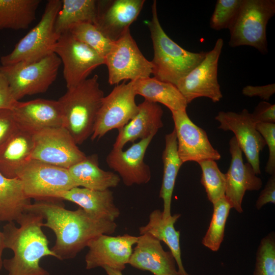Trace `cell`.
Instances as JSON below:
<instances>
[{
    "instance_id": "obj_1",
    "label": "cell",
    "mask_w": 275,
    "mask_h": 275,
    "mask_svg": "<svg viewBox=\"0 0 275 275\" xmlns=\"http://www.w3.org/2000/svg\"><path fill=\"white\" fill-rule=\"evenodd\" d=\"M56 199L36 200L25 212L40 215L43 227L51 229L56 241L51 250L60 260L75 258L89 241L101 235H111L116 231L115 221L95 217L79 207L75 210L65 208Z\"/></svg>"
},
{
    "instance_id": "obj_2",
    "label": "cell",
    "mask_w": 275,
    "mask_h": 275,
    "mask_svg": "<svg viewBox=\"0 0 275 275\" xmlns=\"http://www.w3.org/2000/svg\"><path fill=\"white\" fill-rule=\"evenodd\" d=\"M43 221L38 214L25 212L17 221L19 227L14 222L3 227L5 248L14 254L12 258L3 260L8 275H50L40 265L43 257L57 258L42 229Z\"/></svg>"
},
{
    "instance_id": "obj_3",
    "label": "cell",
    "mask_w": 275,
    "mask_h": 275,
    "mask_svg": "<svg viewBox=\"0 0 275 275\" xmlns=\"http://www.w3.org/2000/svg\"><path fill=\"white\" fill-rule=\"evenodd\" d=\"M151 11L152 18L147 24L154 52L152 74L156 78L176 86L202 61L207 52L186 50L167 35L159 21L156 1L153 2Z\"/></svg>"
},
{
    "instance_id": "obj_4",
    "label": "cell",
    "mask_w": 275,
    "mask_h": 275,
    "mask_svg": "<svg viewBox=\"0 0 275 275\" xmlns=\"http://www.w3.org/2000/svg\"><path fill=\"white\" fill-rule=\"evenodd\" d=\"M98 76L94 75L75 87L67 90L59 101L63 117V127L77 145L91 137L97 115L104 97Z\"/></svg>"
},
{
    "instance_id": "obj_5",
    "label": "cell",
    "mask_w": 275,
    "mask_h": 275,
    "mask_svg": "<svg viewBox=\"0 0 275 275\" xmlns=\"http://www.w3.org/2000/svg\"><path fill=\"white\" fill-rule=\"evenodd\" d=\"M61 6V0L48 1L39 22L17 43L10 53L1 57V65L32 63L54 53L60 36L56 31L54 24Z\"/></svg>"
},
{
    "instance_id": "obj_6",
    "label": "cell",
    "mask_w": 275,
    "mask_h": 275,
    "mask_svg": "<svg viewBox=\"0 0 275 275\" xmlns=\"http://www.w3.org/2000/svg\"><path fill=\"white\" fill-rule=\"evenodd\" d=\"M274 14V0H242L238 13L229 29V46H250L266 54V25Z\"/></svg>"
},
{
    "instance_id": "obj_7",
    "label": "cell",
    "mask_w": 275,
    "mask_h": 275,
    "mask_svg": "<svg viewBox=\"0 0 275 275\" xmlns=\"http://www.w3.org/2000/svg\"><path fill=\"white\" fill-rule=\"evenodd\" d=\"M61 61L54 53L36 62L0 66L14 99L46 92L56 80Z\"/></svg>"
},
{
    "instance_id": "obj_8",
    "label": "cell",
    "mask_w": 275,
    "mask_h": 275,
    "mask_svg": "<svg viewBox=\"0 0 275 275\" xmlns=\"http://www.w3.org/2000/svg\"><path fill=\"white\" fill-rule=\"evenodd\" d=\"M16 177L26 195L36 200L56 199L61 193L77 187L67 169L34 159L18 170Z\"/></svg>"
},
{
    "instance_id": "obj_9",
    "label": "cell",
    "mask_w": 275,
    "mask_h": 275,
    "mask_svg": "<svg viewBox=\"0 0 275 275\" xmlns=\"http://www.w3.org/2000/svg\"><path fill=\"white\" fill-rule=\"evenodd\" d=\"M108 81L118 85L122 81H134L150 77L153 65L143 54L132 38L130 29L118 40L104 58Z\"/></svg>"
},
{
    "instance_id": "obj_10",
    "label": "cell",
    "mask_w": 275,
    "mask_h": 275,
    "mask_svg": "<svg viewBox=\"0 0 275 275\" xmlns=\"http://www.w3.org/2000/svg\"><path fill=\"white\" fill-rule=\"evenodd\" d=\"M132 81L116 85L104 96L98 112L91 138H102L108 131L123 127L136 115L139 106Z\"/></svg>"
},
{
    "instance_id": "obj_11",
    "label": "cell",
    "mask_w": 275,
    "mask_h": 275,
    "mask_svg": "<svg viewBox=\"0 0 275 275\" xmlns=\"http://www.w3.org/2000/svg\"><path fill=\"white\" fill-rule=\"evenodd\" d=\"M54 53L63 65V77L67 90L78 86L98 66L104 64V59L69 32L60 35Z\"/></svg>"
},
{
    "instance_id": "obj_12",
    "label": "cell",
    "mask_w": 275,
    "mask_h": 275,
    "mask_svg": "<svg viewBox=\"0 0 275 275\" xmlns=\"http://www.w3.org/2000/svg\"><path fill=\"white\" fill-rule=\"evenodd\" d=\"M33 136L30 159L68 169L86 157L63 127L41 130L34 132Z\"/></svg>"
},
{
    "instance_id": "obj_13",
    "label": "cell",
    "mask_w": 275,
    "mask_h": 275,
    "mask_svg": "<svg viewBox=\"0 0 275 275\" xmlns=\"http://www.w3.org/2000/svg\"><path fill=\"white\" fill-rule=\"evenodd\" d=\"M223 44V40L218 38L202 61L176 84L187 104L198 97H207L214 102L222 98L217 80V69Z\"/></svg>"
},
{
    "instance_id": "obj_14",
    "label": "cell",
    "mask_w": 275,
    "mask_h": 275,
    "mask_svg": "<svg viewBox=\"0 0 275 275\" xmlns=\"http://www.w3.org/2000/svg\"><path fill=\"white\" fill-rule=\"evenodd\" d=\"M176 132L178 154L183 163L217 160L220 153L211 144L206 131L195 124L186 110L172 111Z\"/></svg>"
},
{
    "instance_id": "obj_15",
    "label": "cell",
    "mask_w": 275,
    "mask_h": 275,
    "mask_svg": "<svg viewBox=\"0 0 275 275\" xmlns=\"http://www.w3.org/2000/svg\"><path fill=\"white\" fill-rule=\"evenodd\" d=\"M219 123L218 128L231 131L257 175L261 173L260 152L266 145L265 142L256 129V123L251 113L243 109L237 113L234 112H219L215 117Z\"/></svg>"
},
{
    "instance_id": "obj_16",
    "label": "cell",
    "mask_w": 275,
    "mask_h": 275,
    "mask_svg": "<svg viewBox=\"0 0 275 275\" xmlns=\"http://www.w3.org/2000/svg\"><path fill=\"white\" fill-rule=\"evenodd\" d=\"M138 238L127 234L117 236L101 234L93 238L87 246L86 269L107 266L122 271L128 264Z\"/></svg>"
},
{
    "instance_id": "obj_17",
    "label": "cell",
    "mask_w": 275,
    "mask_h": 275,
    "mask_svg": "<svg viewBox=\"0 0 275 275\" xmlns=\"http://www.w3.org/2000/svg\"><path fill=\"white\" fill-rule=\"evenodd\" d=\"M145 2V0L97 1L94 24L106 37L115 42L130 29Z\"/></svg>"
},
{
    "instance_id": "obj_18",
    "label": "cell",
    "mask_w": 275,
    "mask_h": 275,
    "mask_svg": "<svg viewBox=\"0 0 275 275\" xmlns=\"http://www.w3.org/2000/svg\"><path fill=\"white\" fill-rule=\"evenodd\" d=\"M154 136L151 135L133 143L126 150L113 148L107 155L106 161L108 167L118 174L126 186L146 184L150 180V168L144 158Z\"/></svg>"
},
{
    "instance_id": "obj_19",
    "label": "cell",
    "mask_w": 275,
    "mask_h": 275,
    "mask_svg": "<svg viewBox=\"0 0 275 275\" xmlns=\"http://www.w3.org/2000/svg\"><path fill=\"white\" fill-rule=\"evenodd\" d=\"M231 155L230 167L226 175L225 197L232 208L238 212L243 211L241 204L247 190H259L262 185L261 178L249 163H244L242 151L235 136L229 141Z\"/></svg>"
},
{
    "instance_id": "obj_20",
    "label": "cell",
    "mask_w": 275,
    "mask_h": 275,
    "mask_svg": "<svg viewBox=\"0 0 275 275\" xmlns=\"http://www.w3.org/2000/svg\"><path fill=\"white\" fill-rule=\"evenodd\" d=\"M20 128L34 133L41 130L63 127V117L58 100L38 98L17 101L11 109Z\"/></svg>"
},
{
    "instance_id": "obj_21",
    "label": "cell",
    "mask_w": 275,
    "mask_h": 275,
    "mask_svg": "<svg viewBox=\"0 0 275 275\" xmlns=\"http://www.w3.org/2000/svg\"><path fill=\"white\" fill-rule=\"evenodd\" d=\"M128 264L154 275H179L171 252L165 251L160 241L145 233L139 236Z\"/></svg>"
},
{
    "instance_id": "obj_22",
    "label": "cell",
    "mask_w": 275,
    "mask_h": 275,
    "mask_svg": "<svg viewBox=\"0 0 275 275\" xmlns=\"http://www.w3.org/2000/svg\"><path fill=\"white\" fill-rule=\"evenodd\" d=\"M136 115L123 127L118 130L113 148L123 149L128 142L133 143L151 135H155L163 126V111L160 105L146 100L139 104Z\"/></svg>"
},
{
    "instance_id": "obj_23",
    "label": "cell",
    "mask_w": 275,
    "mask_h": 275,
    "mask_svg": "<svg viewBox=\"0 0 275 275\" xmlns=\"http://www.w3.org/2000/svg\"><path fill=\"white\" fill-rule=\"evenodd\" d=\"M56 199L74 203L87 213L99 218L115 221L120 214L115 204L113 193L109 189L96 190L75 187L61 193Z\"/></svg>"
},
{
    "instance_id": "obj_24",
    "label": "cell",
    "mask_w": 275,
    "mask_h": 275,
    "mask_svg": "<svg viewBox=\"0 0 275 275\" xmlns=\"http://www.w3.org/2000/svg\"><path fill=\"white\" fill-rule=\"evenodd\" d=\"M33 148V133L18 126L0 146V173L7 178H17V171L30 159Z\"/></svg>"
},
{
    "instance_id": "obj_25",
    "label": "cell",
    "mask_w": 275,
    "mask_h": 275,
    "mask_svg": "<svg viewBox=\"0 0 275 275\" xmlns=\"http://www.w3.org/2000/svg\"><path fill=\"white\" fill-rule=\"evenodd\" d=\"M67 169L77 187L104 190L117 186L121 180L118 174L99 168L97 154L86 156Z\"/></svg>"
},
{
    "instance_id": "obj_26",
    "label": "cell",
    "mask_w": 275,
    "mask_h": 275,
    "mask_svg": "<svg viewBox=\"0 0 275 275\" xmlns=\"http://www.w3.org/2000/svg\"><path fill=\"white\" fill-rule=\"evenodd\" d=\"M175 214L163 218L159 209L153 210L149 215V222L139 228L140 234L147 233L159 241H163L169 247L178 266L179 275H189L185 270L181 259L180 246V232L175 230L174 224L180 216Z\"/></svg>"
},
{
    "instance_id": "obj_27",
    "label": "cell",
    "mask_w": 275,
    "mask_h": 275,
    "mask_svg": "<svg viewBox=\"0 0 275 275\" xmlns=\"http://www.w3.org/2000/svg\"><path fill=\"white\" fill-rule=\"evenodd\" d=\"M132 81L136 95L143 96L145 100L162 104L171 112L186 109L188 104L175 85L154 77Z\"/></svg>"
},
{
    "instance_id": "obj_28",
    "label": "cell",
    "mask_w": 275,
    "mask_h": 275,
    "mask_svg": "<svg viewBox=\"0 0 275 275\" xmlns=\"http://www.w3.org/2000/svg\"><path fill=\"white\" fill-rule=\"evenodd\" d=\"M163 177L159 197L163 200L162 211L163 218L171 215L173 192L178 172L183 162L177 152V138L175 130L165 136V147L162 154Z\"/></svg>"
},
{
    "instance_id": "obj_29",
    "label": "cell",
    "mask_w": 275,
    "mask_h": 275,
    "mask_svg": "<svg viewBox=\"0 0 275 275\" xmlns=\"http://www.w3.org/2000/svg\"><path fill=\"white\" fill-rule=\"evenodd\" d=\"M31 204L20 179L0 173V222H17Z\"/></svg>"
},
{
    "instance_id": "obj_30",
    "label": "cell",
    "mask_w": 275,
    "mask_h": 275,
    "mask_svg": "<svg viewBox=\"0 0 275 275\" xmlns=\"http://www.w3.org/2000/svg\"><path fill=\"white\" fill-rule=\"evenodd\" d=\"M40 0H0V30H25L36 19Z\"/></svg>"
},
{
    "instance_id": "obj_31",
    "label": "cell",
    "mask_w": 275,
    "mask_h": 275,
    "mask_svg": "<svg viewBox=\"0 0 275 275\" xmlns=\"http://www.w3.org/2000/svg\"><path fill=\"white\" fill-rule=\"evenodd\" d=\"M97 10L96 0H62L54 27L60 35L73 25L82 23H94Z\"/></svg>"
},
{
    "instance_id": "obj_32",
    "label": "cell",
    "mask_w": 275,
    "mask_h": 275,
    "mask_svg": "<svg viewBox=\"0 0 275 275\" xmlns=\"http://www.w3.org/2000/svg\"><path fill=\"white\" fill-rule=\"evenodd\" d=\"M213 212L202 242L212 251H218L224 237L226 223L232 208L225 196L213 204Z\"/></svg>"
},
{
    "instance_id": "obj_33",
    "label": "cell",
    "mask_w": 275,
    "mask_h": 275,
    "mask_svg": "<svg viewBox=\"0 0 275 275\" xmlns=\"http://www.w3.org/2000/svg\"><path fill=\"white\" fill-rule=\"evenodd\" d=\"M198 163L202 170L201 183L208 200L213 204L225 196L226 175L220 171L215 160H205Z\"/></svg>"
},
{
    "instance_id": "obj_34",
    "label": "cell",
    "mask_w": 275,
    "mask_h": 275,
    "mask_svg": "<svg viewBox=\"0 0 275 275\" xmlns=\"http://www.w3.org/2000/svg\"><path fill=\"white\" fill-rule=\"evenodd\" d=\"M68 32L76 39L86 44L104 59L113 45L114 42L106 37L92 23L74 25Z\"/></svg>"
},
{
    "instance_id": "obj_35",
    "label": "cell",
    "mask_w": 275,
    "mask_h": 275,
    "mask_svg": "<svg viewBox=\"0 0 275 275\" xmlns=\"http://www.w3.org/2000/svg\"><path fill=\"white\" fill-rule=\"evenodd\" d=\"M253 275H275V239L273 233L260 241L256 253Z\"/></svg>"
},
{
    "instance_id": "obj_36",
    "label": "cell",
    "mask_w": 275,
    "mask_h": 275,
    "mask_svg": "<svg viewBox=\"0 0 275 275\" xmlns=\"http://www.w3.org/2000/svg\"><path fill=\"white\" fill-rule=\"evenodd\" d=\"M242 0H217L210 21V27L218 31L230 28L236 18Z\"/></svg>"
},
{
    "instance_id": "obj_37",
    "label": "cell",
    "mask_w": 275,
    "mask_h": 275,
    "mask_svg": "<svg viewBox=\"0 0 275 275\" xmlns=\"http://www.w3.org/2000/svg\"><path fill=\"white\" fill-rule=\"evenodd\" d=\"M256 128L268 146L269 155L265 170L271 175L275 173V124L259 123L256 124Z\"/></svg>"
},
{
    "instance_id": "obj_38",
    "label": "cell",
    "mask_w": 275,
    "mask_h": 275,
    "mask_svg": "<svg viewBox=\"0 0 275 275\" xmlns=\"http://www.w3.org/2000/svg\"><path fill=\"white\" fill-rule=\"evenodd\" d=\"M18 126L11 109H0V146L16 131Z\"/></svg>"
},
{
    "instance_id": "obj_39",
    "label": "cell",
    "mask_w": 275,
    "mask_h": 275,
    "mask_svg": "<svg viewBox=\"0 0 275 275\" xmlns=\"http://www.w3.org/2000/svg\"><path fill=\"white\" fill-rule=\"evenodd\" d=\"M251 115L256 123H274L275 105L262 101L255 107Z\"/></svg>"
},
{
    "instance_id": "obj_40",
    "label": "cell",
    "mask_w": 275,
    "mask_h": 275,
    "mask_svg": "<svg viewBox=\"0 0 275 275\" xmlns=\"http://www.w3.org/2000/svg\"><path fill=\"white\" fill-rule=\"evenodd\" d=\"M274 93V84L260 86L249 85L244 87L242 90V94L245 96L259 97L265 101L269 100Z\"/></svg>"
},
{
    "instance_id": "obj_41",
    "label": "cell",
    "mask_w": 275,
    "mask_h": 275,
    "mask_svg": "<svg viewBox=\"0 0 275 275\" xmlns=\"http://www.w3.org/2000/svg\"><path fill=\"white\" fill-rule=\"evenodd\" d=\"M275 203V173L268 179L256 203V208L260 209L267 203Z\"/></svg>"
},
{
    "instance_id": "obj_42",
    "label": "cell",
    "mask_w": 275,
    "mask_h": 275,
    "mask_svg": "<svg viewBox=\"0 0 275 275\" xmlns=\"http://www.w3.org/2000/svg\"><path fill=\"white\" fill-rule=\"evenodd\" d=\"M17 101L12 96L7 80L0 71V109H11Z\"/></svg>"
},
{
    "instance_id": "obj_43",
    "label": "cell",
    "mask_w": 275,
    "mask_h": 275,
    "mask_svg": "<svg viewBox=\"0 0 275 275\" xmlns=\"http://www.w3.org/2000/svg\"><path fill=\"white\" fill-rule=\"evenodd\" d=\"M5 248L4 238L3 232L0 231V271L3 267V260L2 255Z\"/></svg>"
},
{
    "instance_id": "obj_44",
    "label": "cell",
    "mask_w": 275,
    "mask_h": 275,
    "mask_svg": "<svg viewBox=\"0 0 275 275\" xmlns=\"http://www.w3.org/2000/svg\"><path fill=\"white\" fill-rule=\"evenodd\" d=\"M107 275H123L122 271L113 268L105 266L103 267Z\"/></svg>"
}]
</instances>
